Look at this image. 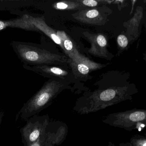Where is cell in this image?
<instances>
[{"label": "cell", "instance_id": "6da1fadb", "mask_svg": "<svg viewBox=\"0 0 146 146\" xmlns=\"http://www.w3.org/2000/svg\"><path fill=\"white\" fill-rule=\"evenodd\" d=\"M129 72L123 73L116 82L85 93L76 101L73 110L81 115L97 112L123 101H132L139 91L135 84L129 81Z\"/></svg>", "mask_w": 146, "mask_h": 146}, {"label": "cell", "instance_id": "7a4b0ae2", "mask_svg": "<svg viewBox=\"0 0 146 146\" xmlns=\"http://www.w3.org/2000/svg\"><path fill=\"white\" fill-rule=\"evenodd\" d=\"M69 88L68 84L62 81H48L42 88L25 104L16 115L23 121L28 119L51 105L53 100L62 91Z\"/></svg>", "mask_w": 146, "mask_h": 146}, {"label": "cell", "instance_id": "3957f363", "mask_svg": "<svg viewBox=\"0 0 146 146\" xmlns=\"http://www.w3.org/2000/svg\"><path fill=\"white\" fill-rule=\"evenodd\" d=\"M106 124L131 132L138 129L140 126L146 127V109H134L111 113L103 120Z\"/></svg>", "mask_w": 146, "mask_h": 146}, {"label": "cell", "instance_id": "277c9868", "mask_svg": "<svg viewBox=\"0 0 146 146\" xmlns=\"http://www.w3.org/2000/svg\"><path fill=\"white\" fill-rule=\"evenodd\" d=\"M18 54L25 61L39 66L62 65L68 62L64 56L53 54L43 49L19 44L16 45Z\"/></svg>", "mask_w": 146, "mask_h": 146}, {"label": "cell", "instance_id": "5b68a950", "mask_svg": "<svg viewBox=\"0 0 146 146\" xmlns=\"http://www.w3.org/2000/svg\"><path fill=\"white\" fill-rule=\"evenodd\" d=\"M48 114L36 115L27 120L26 124L21 129L23 146H28L37 140L42 135L50 122Z\"/></svg>", "mask_w": 146, "mask_h": 146}, {"label": "cell", "instance_id": "8992f818", "mask_svg": "<svg viewBox=\"0 0 146 146\" xmlns=\"http://www.w3.org/2000/svg\"><path fill=\"white\" fill-rule=\"evenodd\" d=\"M68 133L67 125L60 121H50L44 133L28 146H55L62 144Z\"/></svg>", "mask_w": 146, "mask_h": 146}, {"label": "cell", "instance_id": "52a82bcc", "mask_svg": "<svg viewBox=\"0 0 146 146\" xmlns=\"http://www.w3.org/2000/svg\"><path fill=\"white\" fill-rule=\"evenodd\" d=\"M74 75L79 78H83L89 73L100 69L104 66L90 61L82 55L77 58L69 60Z\"/></svg>", "mask_w": 146, "mask_h": 146}, {"label": "cell", "instance_id": "ba28073f", "mask_svg": "<svg viewBox=\"0 0 146 146\" xmlns=\"http://www.w3.org/2000/svg\"><path fill=\"white\" fill-rule=\"evenodd\" d=\"M144 16V7L138 6L133 16L124 24L126 28V37L131 43L137 40L140 35V24Z\"/></svg>", "mask_w": 146, "mask_h": 146}, {"label": "cell", "instance_id": "9c48e42d", "mask_svg": "<svg viewBox=\"0 0 146 146\" xmlns=\"http://www.w3.org/2000/svg\"><path fill=\"white\" fill-rule=\"evenodd\" d=\"M9 27H19L26 30L38 31L31 22L29 16L27 15H25L24 17L21 19H16L13 20H0V31Z\"/></svg>", "mask_w": 146, "mask_h": 146}, {"label": "cell", "instance_id": "30bf717a", "mask_svg": "<svg viewBox=\"0 0 146 146\" xmlns=\"http://www.w3.org/2000/svg\"><path fill=\"white\" fill-rule=\"evenodd\" d=\"M30 21L31 23L36 27L38 31H41L46 35L51 38L56 43L59 45L62 48V44L59 37L52 28L47 25L44 21L39 18H34L29 16Z\"/></svg>", "mask_w": 146, "mask_h": 146}, {"label": "cell", "instance_id": "8fae6325", "mask_svg": "<svg viewBox=\"0 0 146 146\" xmlns=\"http://www.w3.org/2000/svg\"><path fill=\"white\" fill-rule=\"evenodd\" d=\"M56 34L61 41L62 49L66 54L70 57V59H74L81 55L72 41L64 31H58L56 32Z\"/></svg>", "mask_w": 146, "mask_h": 146}, {"label": "cell", "instance_id": "7c38bea8", "mask_svg": "<svg viewBox=\"0 0 146 146\" xmlns=\"http://www.w3.org/2000/svg\"><path fill=\"white\" fill-rule=\"evenodd\" d=\"M76 19L80 21L93 25H100L104 19L97 9L83 10L78 14Z\"/></svg>", "mask_w": 146, "mask_h": 146}, {"label": "cell", "instance_id": "4fadbf2b", "mask_svg": "<svg viewBox=\"0 0 146 146\" xmlns=\"http://www.w3.org/2000/svg\"><path fill=\"white\" fill-rule=\"evenodd\" d=\"M36 69L45 76L56 77L61 79H66V77L68 76L69 74L68 71L59 67L52 65L37 66Z\"/></svg>", "mask_w": 146, "mask_h": 146}, {"label": "cell", "instance_id": "5bb4252c", "mask_svg": "<svg viewBox=\"0 0 146 146\" xmlns=\"http://www.w3.org/2000/svg\"><path fill=\"white\" fill-rule=\"evenodd\" d=\"M94 41H92V47L90 52L95 54L96 51H102L104 56L107 57L108 55V51L106 49L107 42L106 38L104 35L99 34L95 36ZM96 52V53H97Z\"/></svg>", "mask_w": 146, "mask_h": 146}, {"label": "cell", "instance_id": "9a60e30c", "mask_svg": "<svg viewBox=\"0 0 146 146\" xmlns=\"http://www.w3.org/2000/svg\"><path fill=\"white\" fill-rule=\"evenodd\" d=\"M80 4L76 2L63 1L56 3L54 5V7L59 9H72L76 8Z\"/></svg>", "mask_w": 146, "mask_h": 146}, {"label": "cell", "instance_id": "2e32d148", "mask_svg": "<svg viewBox=\"0 0 146 146\" xmlns=\"http://www.w3.org/2000/svg\"><path fill=\"white\" fill-rule=\"evenodd\" d=\"M129 142L132 146H146V134L133 135Z\"/></svg>", "mask_w": 146, "mask_h": 146}, {"label": "cell", "instance_id": "e0dca14e", "mask_svg": "<svg viewBox=\"0 0 146 146\" xmlns=\"http://www.w3.org/2000/svg\"><path fill=\"white\" fill-rule=\"evenodd\" d=\"M117 43L121 49H125L127 48L129 44L128 39L126 35L121 34L117 38Z\"/></svg>", "mask_w": 146, "mask_h": 146}, {"label": "cell", "instance_id": "ac0fdd59", "mask_svg": "<svg viewBox=\"0 0 146 146\" xmlns=\"http://www.w3.org/2000/svg\"><path fill=\"white\" fill-rule=\"evenodd\" d=\"M82 3L88 7H94L98 5V2L94 0H84L82 1Z\"/></svg>", "mask_w": 146, "mask_h": 146}, {"label": "cell", "instance_id": "d6986e66", "mask_svg": "<svg viewBox=\"0 0 146 146\" xmlns=\"http://www.w3.org/2000/svg\"><path fill=\"white\" fill-rule=\"evenodd\" d=\"M119 146H132L129 142H122L119 144Z\"/></svg>", "mask_w": 146, "mask_h": 146}, {"label": "cell", "instance_id": "ffe728a7", "mask_svg": "<svg viewBox=\"0 0 146 146\" xmlns=\"http://www.w3.org/2000/svg\"><path fill=\"white\" fill-rule=\"evenodd\" d=\"M143 59L145 61L146 64V53H144L143 54Z\"/></svg>", "mask_w": 146, "mask_h": 146}, {"label": "cell", "instance_id": "44dd1931", "mask_svg": "<svg viewBox=\"0 0 146 146\" xmlns=\"http://www.w3.org/2000/svg\"><path fill=\"white\" fill-rule=\"evenodd\" d=\"M144 17H146L145 19V21H144V24H145V32L146 33V13H145V16H144Z\"/></svg>", "mask_w": 146, "mask_h": 146}]
</instances>
